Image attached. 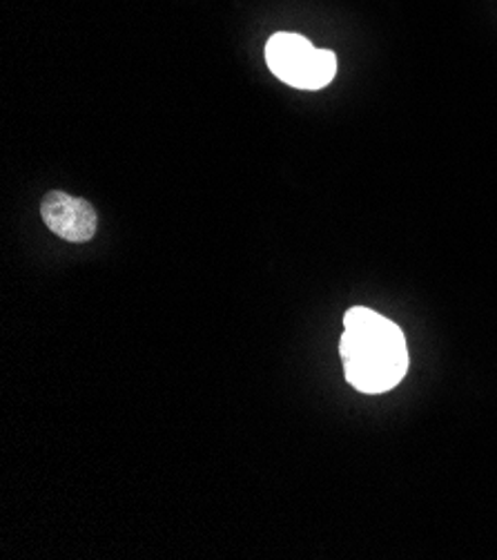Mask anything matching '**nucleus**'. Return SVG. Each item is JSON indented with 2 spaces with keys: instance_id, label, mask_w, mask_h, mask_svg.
<instances>
[{
  "instance_id": "1",
  "label": "nucleus",
  "mask_w": 497,
  "mask_h": 560,
  "mask_svg": "<svg viewBox=\"0 0 497 560\" xmlns=\"http://www.w3.org/2000/svg\"><path fill=\"white\" fill-rule=\"evenodd\" d=\"M344 328L340 353L348 384L362 394H383L398 386L409 371L402 328L364 306L346 313Z\"/></svg>"
},
{
  "instance_id": "2",
  "label": "nucleus",
  "mask_w": 497,
  "mask_h": 560,
  "mask_svg": "<svg viewBox=\"0 0 497 560\" xmlns=\"http://www.w3.org/2000/svg\"><path fill=\"white\" fill-rule=\"evenodd\" d=\"M265 63L280 81L299 90H321L338 72L333 51L317 49L308 38L291 32L270 36L265 43Z\"/></svg>"
},
{
  "instance_id": "3",
  "label": "nucleus",
  "mask_w": 497,
  "mask_h": 560,
  "mask_svg": "<svg viewBox=\"0 0 497 560\" xmlns=\"http://www.w3.org/2000/svg\"><path fill=\"white\" fill-rule=\"evenodd\" d=\"M40 217L54 235L74 244L90 242L98 223L92 203L61 190L45 195L40 203Z\"/></svg>"
}]
</instances>
